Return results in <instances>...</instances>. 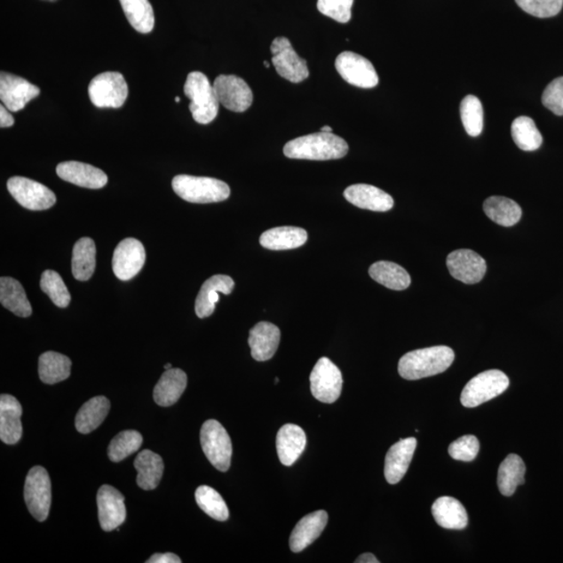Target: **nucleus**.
<instances>
[{
  "label": "nucleus",
  "mask_w": 563,
  "mask_h": 563,
  "mask_svg": "<svg viewBox=\"0 0 563 563\" xmlns=\"http://www.w3.org/2000/svg\"><path fill=\"white\" fill-rule=\"evenodd\" d=\"M454 359V351L446 345L412 351L400 359L399 374L409 381L428 378L446 371Z\"/></svg>",
  "instance_id": "obj_1"
},
{
  "label": "nucleus",
  "mask_w": 563,
  "mask_h": 563,
  "mask_svg": "<svg viewBox=\"0 0 563 563\" xmlns=\"http://www.w3.org/2000/svg\"><path fill=\"white\" fill-rule=\"evenodd\" d=\"M287 158L327 161L345 157L349 152L347 143L333 133H315L298 137L284 147Z\"/></svg>",
  "instance_id": "obj_2"
},
{
  "label": "nucleus",
  "mask_w": 563,
  "mask_h": 563,
  "mask_svg": "<svg viewBox=\"0 0 563 563\" xmlns=\"http://www.w3.org/2000/svg\"><path fill=\"white\" fill-rule=\"evenodd\" d=\"M175 193L186 202L211 203L229 199V185L220 179L206 177L179 175L172 179Z\"/></svg>",
  "instance_id": "obj_3"
},
{
  "label": "nucleus",
  "mask_w": 563,
  "mask_h": 563,
  "mask_svg": "<svg viewBox=\"0 0 563 563\" xmlns=\"http://www.w3.org/2000/svg\"><path fill=\"white\" fill-rule=\"evenodd\" d=\"M184 93L191 100L189 109L197 123L208 124L217 118L220 104L214 87L205 75L200 71L189 74Z\"/></svg>",
  "instance_id": "obj_4"
},
{
  "label": "nucleus",
  "mask_w": 563,
  "mask_h": 563,
  "mask_svg": "<svg viewBox=\"0 0 563 563\" xmlns=\"http://www.w3.org/2000/svg\"><path fill=\"white\" fill-rule=\"evenodd\" d=\"M509 387L508 377L499 369L483 371L472 378L461 393L460 400L466 408H475L499 397Z\"/></svg>",
  "instance_id": "obj_5"
},
{
  "label": "nucleus",
  "mask_w": 563,
  "mask_h": 563,
  "mask_svg": "<svg viewBox=\"0 0 563 563\" xmlns=\"http://www.w3.org/2000/svg\"><path fill=\"white\" fill-rule=\"evenodd\" d=\"M201 445L206 457L220 472L230 469L233 453L232 441L223 424L215 419L203 423L201 430Z\"/></svg>",
  "instance_id": "obj_6"
},
{
  "label": "nucleus",
  "mask_w": 563,
  "mask_h": 563,
  "mask_svg": "<svg viewBox=\"0 0 563 563\" xmlns=\"http://www.w3.org/2000/svg\"><path fill=\"white\" fill-rule=\"evenodd\" d=\"M88 92L95 107L118 109L128 99L129 87L122 74L109 71L95 76L90 83Z\"/></svg>",
  "instance_id": "obj_7"
},
{
  "label": "nucleus",
  "mask_w": 563,
  "mask_h": 563,
  "mask_svg": "<svg viewBox=\"0 0 563 563\" xmlns=\"http://www.w3.org/2000/svg\"><path fill=\"white\" fill-rule=\"evenodd\" d=\"M25 500L33 517L44 522L49 518L52 505V482L49 472L42 466L28 472L25 484Z\"/></svg>",
  "instance_id": "obj_8"
},
{
  "label": "nucleus",
  "mask_w": 563,
  "mask_h": 563,
  "mask_svg": "<svg viewBox=\"0 0 563 563\" xmlns=\"http://www.w3.org/2000/svg\"><path fill=\"white\" fill-rule=\"evenodd\" d=\"M343 375L330 359L322 357L310 375V387L313 397L321 403L332 404L343 391Z\"/></svg>",
  "instance_id": "obj_9"
},
{
  "label": "nucleus",
  "mask_w": 563,
  "mask_h": 563,
  "mask_svg": "<svg viewBox=\"0 0 563 563\" xmlns=\"http://www.w3.org/2000/svg\"><path fill=\"white\" fill-rule=\"evenodd\" d=\"M7 187L11 195L20 205L32 211H44L57 202L56 194L50 188L31 178H11Z\"/></svg>",
  "instance_id": "obj_10"
},
{
  "label": "nucleus",
  "mask_w": 563,
  "mask_h": 563,
  "mask_svg": "<svg viewBox=\"0 0 563 563\" xmlns=\"http://www.w3.org/2000/svg\"><path fill=\"white\" fill-rule=\"evenodd\" d=\"M272 62L282 77L291 83H301L308 79L307 62L299 57L285 37L275 38L271 46Z\"/></svg>",
  "instance_id": "obj_11"
},
{
  "label": "nucleus",
  "mask_w": 563,
  "mask_h": 563,
  "mask_svg": "<svg viewBox=\"0 0 563 563\" xmlns=\"http://www.w3.org/2000/svg\"><path fill=\"white\" fill-rule=\"evenodd\" d=\"M335 66L340 76L353 86L370 89L379 83V76L374 65L358 53L341 52Z\"/></svg>",
  "instance_id": "obj_12"
},
{
  "label": "nucleus",
  "mask_w": 563,
  "mask_h": 563,
  "mask_svg": "<svg viewBox=\"0 0 563 563\" xmlns=\"http://www.w3.org/2000/svg\"><path fill=\"white\" fill-rule=\"evenodd\" d=\"M213 87L219 104L227 110L242 113L253 104V92L242 77L219 75L214 81Z\"/></svg>",
  "instance_id": "obj_13"
},
{
  "label": "nucleus",
  "mask_w": 563,
  "mask_h": 563,
  "mask_svg": "<svg viewBox=\"0 0 563 563\" xmlns=\"http://www.w3.org/2000/svg\"><path fill=\"white\" fill-rule=\"evenodd\" d=\"M146 260V249L139 241L135 238L123 239L113 254V272L119 280H131L140 273Z\"/></svg>",
  "instance_id": "obj_14"
},
{
  "label": "nucleus",
  "mask_w": 563,
  "mask_h": 563,
  "mask_svg": "<svg viewBox=\"0 0 563 563\" xmlns=\"http://www.w3.org/2000/svg\"><path fill=\"white\" fill-rule=\"evenodd\" d=\"M40 88L33 85L23 77L7 74H0V99L11 112L25 109L32 99L38 98Z\"/></svg>",
  "instance_id": "obj_15"
},
{
  "label": "nucleus",
  "mask_w": 563,
  "mask_h": 563,
  "mask_svg": "<svg viewBox=\"0 0 563 563\" xmlns=\"http://www.w3.org/2000/svg\"><path fill=\"white\" fill-rule=\"evenodd\" d=\"M447 266L452 277L464 284H477L487 273V262L471 250H454L447 258Z\"/></svg>",
  "instance_id": "obj_16"
},
{
  "label": "nucleus",
  "mask_w": 563,
  "mask_h": 563,
  "mask_svg": "<svg viewBox=\"0 0 563 563\" xmlns=\"http://www.w3.org/2000/svg\"><path fill=\"white\" fill-rule=\"evenodd\" d=\"M99 519L101 529L111 532L118 529L127 518L124 496L110 485H103L98 493Z\"/></svg>",
  "instance_id": "obj_17"
},
{
  "label": "nucleus",
  "mask_w": 563,
  "mask_h": 563,
  "mask_svg": "<svg viewBox=\"0 0 563 563\" xmlns=\"http://www.w3.org/2000/svg\"><path fill=\"white\" fill-rule=\"evenodd\" d=\"M57 175L63 181L88 189L104 188L107 183V177L103 170L76 161L59 163L57 166Z\"/></svg>",
  "instance_id": "obj_18"
},
{
  "label": "nucleus",
  "mask_w": 563,
  "mask_h": 563,
  "mask_svg": "<svg viewBox=\"0 0 563 563\" xmlns=\"http://www.w3.org/2000/svg\"><path fill=\"white\" fill-rule=\"evenodd\" d=\"M417 440L415 437L400 440L389 448L386 458L385 475L389 484H398L409 469L413 455H415Z\"/></svg>",
  "instance_id": "obj_19"
},
{
  "label": "nucleus",
  "mask_w": 563,
  "mask_h": 563,
  "mask_svg": "<svg viewBox=\"0 0 563 563\" xmlns=\"http://www.w3.org/2000/svg\"><path fill=\"white\" fill-rule=\"evenodd\" d=\"M235 282L226 274H217L208 279L202 284L199 295L195 299V313L200 319H206L212 315L219 301V293L231 295Z\"/></svg>",
  "instance_id": "obj_20"
},
{
  "label": "nucleus",
  "mask_w": 563,
  "mask_h": 563,
  "mask_svg": "<svg viewBox=\"0 0 563 563\" xmlns=\"http://www.w3.org/2000/svg\"><path fill=\"white\" fill-rule=\"evenodd\" d=\"M344 194L352 205L375 212H387L394 203L393 197L385 191L367 184L352 185L345 190Z\"/></svg>",
  "instance_id": "obj_21"
},
{
  "label": "nucleus",
  "mask_w": 563,
  "mask_h": 563,
  "mask_svg": "<svg viewBox=\"0 0 563 563\" xmlns=\"http://www.w3.org/2000/svg\"><path fill=\"white\" fill-rule=\"evenodd\" d=\"M281 340V331L274 323L261 321L250 331L249 345L251 357L256 361H267L277 352Z\"/></svg>",
  "instance_id": "obj_22"
},
{
  "label": "nucleus",
  "mask_w": 563,
  "mask_h": 563,
  "mask_svg": "<svg viewBox=\"0 0 563 563\" xmlns=\"http://www.w3.org/2000/svg\"><path fill=\"white\" fill-rule=\"evenodd\" d=\"M22 407L13 395L0 397V440L7 445H16L22 437Z\"/></svg>",
  "instance_id": "obj_23"
},
{
  "label": "nucleus",
  "mask_w": 563,
  "mask_h": 563,
  "mask_svg": "<svg viewBox=\"0 0 563 563\" xmlns=\"http://www.w3.org/2000/svg\"><path fill=\"white\" fill-rule=\"evenodd\" d=\"M328 513L319 511L304 517L295 527L289 539L292 552L299 553L319 538L328 523Z\"/></svg>",
  "instance_id": "obj_24"
},
{
  "label": "nucleus",
  "mask_w": 563,
  "mask_h": 563,
  "mask_svg": "<svg viewBox=\"0 0 563 563\" xmlns=\"http://www.w3.org/2000/svg\"><path fill=\"white\" fill-rule=\"evenodd\" d=\"M275 445L282 464L291 466L306 448V433L297 424H286L279 430Z\"/></svg>",
  "instance_id": "obj_25"
},
{
  "label": "nucleus",
  "mask_w": 563,
  "mask_h": 563,
  "mask_svg": "<svg viewBox=\"0 0 563 563\" xmlns=\"http://www.w3.org/2000/svg\"><path fill=\"white\" fill-rule=\"evenodd\" d=\"M187 387V375L179 369H166L154 389L155 402L162 407L175 405Z\"/></svg>",
  "instance_id": "obj_26"
},
{
  "label": "nucleus",
  "mask_w": 563,
  "mask_h": 563,
  "mask_svg": "<svg viewBox=\"0 0 563 563\" xmlns=\"http://www.w3.org/2000/svg\"><path fill=\"white\" fill-rule=\"evenodd\" d=\"M432 514L435 522L445 529L464 530L469 524L466 509L452 496L437 499L432 505Z\"/></svg>",
  "instance_id": "obj_27"
},
{
  "label": "nucleus",
  "mask_w": 563,
  "mask_h": 563,
  "mask_svg": "<svg viewBox=\"0 0 563 563\" xmlns=\"http://www.w3.org/2000/svg\"><path fill=\"white\" fill-rule=\"evenodd\" d=\"M306 230L297 226L274 227L262 234L260 244L273 250H293L303 247L307 242Z\"/></svg>",
  "instance_id": "obj_28"
},
{
  "label": "nucleus",
  "mask_w": 563,
  "mask_h": 563,
  "mask_svg": "<svg viewBox=\"0 0 563 563\" xmlns=\"http://www.w3.org/2000/svg\"><path fill=\"white\" fill-rule=\"evenodd\" d=\"M134 465L138 472V487L145 490H153L158 488L164 472L163 459L161 458L160 455L151 450L142 451L138 454Z\"/></svg>",
  "instance_id": "obj_29"
},
{
  "label": "nucleus",
  "mask_w": 563,
  "mask_h": 563,
  "mask_svg": "<svg viewBox=\"0 0 563 563\" xmlns=\"http://www.w3.org/2000/svg\"><path fill=\"white\" fill-rule=\"evenodd\" d=\"M0 303L17 316L28 317L33 313L25 289L20 282L13 278L0 279Z\"/></svg>",
  "instance_id": "obj_30"
},
{
  "label": "nucleus",
  "mask_w": 563,
  "mask_h": 563,
  "mask_svg": "<svg viewBox=\"0 0 563 563\" xmlns=\"http://www.w3.org/2000/svg\"><path fill=\"white\" fill-rule=\"evenodd\" d=\"M110 400L95 397L82 406L75 417V428L82 434H89L98 429L110 411Z\"/></svg>",
  "instance_id": "obj_31"
},
{
  "label": "nucleus",
  "mask_w": 563,
  "mask_h": 563,
  "mask_svg": "<svg viewBox=\"0 0 563 563\" xmlns=\"http://www.w3.org/2000/svg\"><path fill=\"white\" fill-rule=\"evenodd\" d=\"M370 278L392 290H405L411 284L408 273L393 262L380 261L369 267Z\"/></svg>",
  "instance_id": "obj_32"
},
{
  "label": "nucleus",
  "mask_w": 563,
  "mask_h": 563,
  "mask_svg": "<svg viewBox=\"0 0 563 563\" xmlns=\"http://www.w3.org/2000/svg\"><path fill=\"white\" fill-rule=\"evenodd\" d=\"M73 274L77 281H88L97 266V247L91 238L77 241L73 251Z\"/></svg>",
  "instance_id": "obj_33"
},
{
  "label": "nucleus",
  "mask_w": 563,
  "mask_h": 563,
  "mask_svg": "<svg viewBox=\"0 0 563 563\" xmlns=\"http://www.w3.org/2000/svg\"><path fill=\"white\" fill-rule=\"evenodd\" d=\"M526 465L517 454H511L503 461L498 472V488L505 496H511L519 485L525 484Z\"/></svg>",
  "instance_id": "obj_34"
},
{
  "label": "nucleus",
  "mask_w": 563,
  "mask_h": 563,
  "mask_svg": "<svg viewBox=\"0 0 563 563\" xmlns=\"http://www.w3.org/2000/svg\"><path fill=\"white\" fill-rule=\"evenodd\" d=\"M483 210L488 218L502 226L517 225L522 218V209L517 202L504 196H491L484 202Z\"/></svg>",
  "instance_id": "obj_35"
},
{
  "label": "nucleus",
  "mask_w": 563,
  "mask_h": 563,
  "mask_svg": "<svg viewBox=\"0 0 563 563\" xmlns=\"http://www.w3.org/2000/svg\"><path fill=\"white\" fill-rule=\"evenodd\" d=\"M71 361L57 352H46L39 358V377L45 385H57L69 378Z\"/></svg>",
  "instance_id": "obj_36"
},
{
  "label": "nucleus",
  "mask_w": 563,
  "mask_h": 563,
  "mask_svg": "<svg viewBox=\"0 0 563 563\" xmlns=\"http://www.w3.org/2000/svg\"><path fill=\"white\" fill-rule=\"evenodd\" d=\"M130 25L138 33H151L155 27V14L148 0H119Z\"/></svg>",
  "instance_id": "obj_37"
},
{
  "label": "nucleus",
  "mask_w": 563,
  "mask_h": 563,
  "mask_svg": "<svg viewBox=\"0 0 563 563\" xmlns=\"http://www.w3.org/2000/svg\"><path fill=\"white\" fill-rule=\"evenodd\" d=\"M511 135L515 145L525 152L536 151L543 145L541 131L530 117L520 116L514 119Z\"/></svg>",
  "instance_id": "obj_38"
},
{
  "label": "nucleus",
  "mask_w": 563,
  "mask_h": 563,
  "mask_svg": "<svg viewBox=\"0 0 563 563\" xmlns=\"http://www.w3.org/2000/svg\"><path fill=\"white\" fill-rule=\"evenodd\" d=\"M195 500L202 511L210 518L225 522L230 517L229 508H227L223 496L217 490L207 485H202L195 491Z\"/></svg>",
  "instance_id": "obj_39"
},
{
  "label": "nucleus",
  "mask_w": 563,
  "mask_h": 563,
  "mask_svg": "<svg viewBox=\"0 0 563 563\" xmlns=\"http://www.w3.org/2000/svg\"><path fill=\"white\" fill-rule=\"evenodd\" d=\"M142 442V435L137 431H123V432L114 437L110 442V446L107 448V456L113 463H121V461L129 457L130 455L139 450Z\"/></svg>",
  "instance_id": "obj_40"
},
{
  "label": "nucleus",
  "mask_w": 563,
  "mask_h": 563,
  "mask_svg": "<svg viewBox=\"0 0 563 563\" xmlns=\"http://www.w3.org/2000/svg\"><path fill=\"white\" fill-rule=\"evenodd\" d=\"M460 115L467 134L478 137L482 133L484 115L480 99L474 95H467L461 101Z\"/></svg>",
  "instance_id": "obj_41"
},
{
  "label": "nucleus",
  "mask_w": 563,
  "mask_h": 563,
  "mask_svg": "<svg viewBox=\"0 0 563 563\" xmlns=\"http://www.w3.org/2000/svg\"><path fill=\"white\" fill-rule=\"evenodd\" d=\"M40 287L59 308H66L71 301V296L61 275L57 272L45 271L41 275Z\"/></svg>",
  "instance_id": "obj_42"
},
{
  "label": "nucleus",
  "mask_w": 563,
  "mask_h": 563,
  "mask_svg": "<svg viewBox=\"0 0 563 563\" xmlns=\"http://www.w3.org/2000/svg\"><path fill=\"white\" fill-rule=\"evenodd\" d=\"M520 9L532 16L550 18L559 15L563 0H515Z\"/></svg>",
  "instance_id": "obj_43"
},
{
  "label": "nucleus",
  "mask_w": 563,
  "mask_h": 563,
  "mask_svg": "<svg viewBox=\"0 0 563 563\" xmlns=\"http://www.w3.org/2000/svg\"><path fill=\"white\" fill-rule=\"evenodd\" d=\"M480 450V442L474 435H464L448 447V454L455 460L471 463L475 460Z\"/></svg>",
  "instance_id": "obj_44"
},
{
  "label": "nucleus",
  "mask_w": 563,
  "mask_h": 563,
  "mask_svg": "<svg viewBox=\"0 0 563 563\" xmlns=\"http://www.w3.org/2000/svg\"><path fill=\"white\" fill-rule=\"evenodd\" d=\"M353 4L354 0H317V9L335 21L346 23L351 20Z\"/></svg>",
  "instance_id": "obj_45"
},
{
  "label": "nucleus",
  "mask_w": 563,
  "mask_h": 563,
  "mask_svg": "<svg viewBox=\"0 0 563 563\" xmlns=\"http://www.w3.org/2000/svg\"><path fill=\"white\" fill-rule=\"evenodd\" d=\"M543 104L555 115H563V76L551 82L543 94Z\"/></svg>",
  "instance_id": "obj_46"
},
{
  "label": "nucleus",
  "mask_w": 563,
  "mask_h": 563,
  "mask_svg": "<svg viewBox=\"0 0 563 563\" xmlns=\"http://www.w3.org/2000/svg\"><path fill=\"white\" fill-rule=\"evenodd\" d=\"M182 559L173 553L155 554L147 563H181Z\"/></svg>",
  "instance_id": "obj_47"
},
{
  "label": "nucleus",
  "mask_w": 563,
  "mask_h": 563,
  "mask_svg": "<svg viewBox=\"0 0 563 563\" xmlns=\"http://www.w3.org/2000/svg\"><path fill=\"white\" fill-rule=\"evenodd\" d=\"M10 112L11 111H9L4 105L0 106V128L5 129L13 127L15 121Z\"/></svg>",
  "instance_id": "obj_48"
},
{
  "label": "nucleus",
  "mask_w": 563,
  "mask_h": 563,
  "mask_svg": "<svg viewBox=\"0 0 563 563\" xmlns=\"http://www.w3.org/2000/svg\"><path fill=\"white\" fill-rule=\"evenodd\" d=\"M357 563H379V560L376 559V556L371 553H364L358 557L355 560Z\"/></svg>",
  "instance_id": "obj_49"
},
{
  "label": "nucleus",
  "mask_w": 563,
  "mask_h": 563,
  "mask_svg": "<svg viewBox=\"0 0 563 563\" xmlns=\"http://www.w3.org/2000/svg\"><path fill=\"white\" fill-rule=\"evenodd\" d=\"M321 131H323V133H332L333 130L331 127H328V125H326V127H322L321 129Z\"/></svg>",
  "instance_id": "obj_50"
},
{
  "label": "nucleus",
  "mask_w": 563,
  "mask_h": 563,
  "mask_svg": "<svg viewBox=\"0 0 563 563\" xmlns=\"http://www.w3.org/2000/svg\"><path fill=\"white\" fill-rule=\"evenodd\" d=\"M172 369V365L170 363H167L165 365V369Z\"/></svg>",
  "instance_id": "obj_51"
},
{
  "label": "nucleus",
  "mask_w": 563,
  "mask_h": 563,
  "mask_svg": "<svg viewBox=\"0 0 563 563\" xmlns=\"http://www.w3.org/2000/svg\"><path fill=\"white\" fill-rule=\"evenodd\" d=\"M44 2L55 3L57 0H44Z\"/></svg>",
  "instance_id": "obj_52"
},
{
  "label": "nucleus",
  "mask_w": 563,
  "mask_h": 563,
  "mask_svg": "<svg viewBox=\"0 0 563 563\" xmlns=\"http://www.w3.org/2000/svg\"><path fill=\"white\" fill-rule=\"evenodd\" d=\"M265 65H266V68H269V64H268V62H266H266H265Z\"/></svg>",
  "instance_id": "obj_53"
},
{
  "label": "nucleus",
  "mask_w": 563,
  "mask_h": 563,
  "mask_svg": "<svg viewBox=\"0 0 563 563\" xmlns=\"http://www.w3.org/2000/svg\"><path fill=\"white\" fill-rule=\"evenodd\" d=\"M176 101H177V103H179V101H181V99L176 98Z\"/></svg>",
  "instance_id": "obj_54"
},
{
  "label": "nucleus",
  "mask_w": 563,
  "mask_h": 563,
  "mask_svg": "<svg viewBox=\"0 0 563 563\" xmlns=\"http://www.w3.org/2000/svg\"><path fill=\"white\" fill-rule=\"evenodd\" d=\"M278 383H279V379L277 378L275 379V385H278Z\"/></svg>",
  "instance_id": "obj_55"
}]
</instances>
